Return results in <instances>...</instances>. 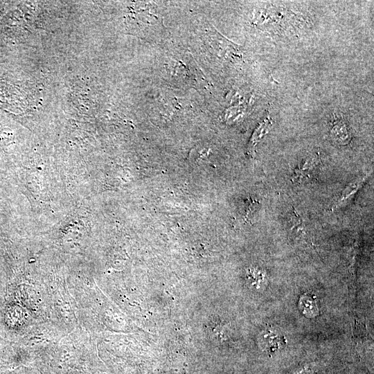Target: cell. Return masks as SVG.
<instances>
[{"instance_id": "obj_1", "label": "cell", "mask_w": 374, "mask_h": 374, "mask_svg": "<svg viewBox=\"0 0 374 374\" xmlns=\"http://www.w3.org/2000/svg\"><path fill=\"white\" fill-rule=\"evenodd\" d=\"M320 159L317 154L310 156L295 169L292 177V181L301 184L314 178L319 166L320 165Z\"/></svg>"}, {"instance_id": "obj_2", "label": "cell", "mask_w": 374, "mask_h": 374, "mask_svg": "<svg viewBox=\"0 0 374 374\" xmlns=\"http://www.w3.org/2000/svg\"><path fill=\"white\" fill-rule=\"evenodd\" d=\"M368 177V175H366L363 178L356 180L348 184L342 191L339 198L332 206V210L337 209L346 204L363 186Z\"/></svg>"}, {"instance_id": "obj_3", "label": "cell", "mask_w": 374, "mask_h": 374, "mask_svg": "<svg viewBox=\"0 0 374 374\" xmlns=\"http://www.w3.org/2000/svg\"><path fill=\"white\" fill-rule=\"evenodd\" d=\"M271 125V122L269 117L265 116V118H263V120L256 127L248 145V152L252 157H254L256 145L267 134Z\"/></svg>"}, {"instance_id": "obj_4", "label": "cell", "mask_w": 374, "mask_h": 374, "mask_svg": "<svg viewBox=\"0 0 374 374\" xmlns=\"http://www.w3.org/2000/svg\"><path fill=\"white\" fill-rule=\"evenodd\" d=\"M299 308L302 313L308 318H313L319 314L316 299L308 294H303L301 296Z\"/></svg>"}, {"instance_id": "obj_5", "label": "cell", "mask_w": 374, "mask_h": 374, "mask_svg": "<svg viewBox=\"0 0 374 374\" xmlns=\"http://www.w3.org/2000/svg\"><path fill=\"white\" fill-rule=\"evenodd\" d=\"M262 338L265 348L271 352L278 349L284 343L283 337L273 330H268L265 332Z\"/></svg>"}, {"instance_id": "obj_6", "label": "cell", "mask_w": 374, "mask_h": 374, "mask_svg": "<svg viewBox=\"0 0 374 374\" xmlns=\"http://www.w3.org/2000/svg\"><path fill=\"white\" fill-rule=\"evenodd\" d=\"M331 133L334 138L342 144H346L349 141L350 134L343 120H337L334 123L333 127H332Z\"/></svg>"}, {"instance_id": "obj_7", "label": "cell", "mask_w": 374, "mask_h": 374, "mask_svg": "<svg viewBox=\"0 0 374 374\" xmlns=\"http://www.w3.org/2000/svg\"><path fill=\"white\" fill-rule=\"evenodd\" d=\"M250 278L252 280V284L255 285L256 288L260 289L263 287H266L267 278L265 272L258 269H252L250 270Z\"/></svg>"}]
</instances>
